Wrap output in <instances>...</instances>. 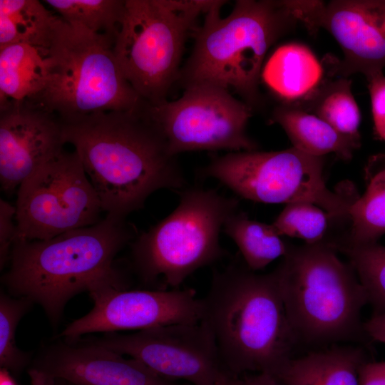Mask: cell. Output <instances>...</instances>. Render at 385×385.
Masks as SVG:
<instances>
[{"label":"cell","instance_id":"1","mask_svg":"<svg viewBox=\"0 0 385 385\" xmlns=\"http://www.w3.org/2000/svg\"><path fill=\"white\" fill-rule=\"evenodd\" d=\"M63 124L66 143L79 155L106 214L126 218L153 193L185 188L180 165L152 120L148 103Z\"/></svg>","mask_w":385,"mask_h":385},{"label":"cell","instance_id":"2","mask_svg":"<svg viewBox=\"0 0 385 385\" xmlns=\"http://www.w3.org/2000/svg\"><path fill=\"white\" fill-rule=\"evenodd\" d=\"M134 233L126 218L106 214L94 225L51 239L16 241L2 282L12 296L39 304L56 326L76 294L106 286L128 289L114 259Z\"/></svg>","mask_w":385,"mask_h":385},{"label":"cell","instance_id":"3","mask_svg":"<svg viewBox=\"0 0 385 385\" xmlns=\"http://www.w3.org/2000/svg\"><path fill=\"white\" fill-rule=\"evenodd\" d=\"M202 304L201 321L211 331L231 375H274L292 356L298 342L274 270L257 273L236 257L214 271Z\"/></svg>","mask_w":385,"mask_h":385},{"label":"cell","instance_id":"4","mask_svg":"<svg viewBox=\"0 0 385 385\" xmlns=\"http://www.w3.org/2000/svg\"><path fill=\"white\" fill-rule=\"evenodd\" d=\"M274 272L298 343L327 345L366 336L361 319L366 292L330 241L289 245Z\"/></svg>","mask_w":385,"mask_h":385},{"label":"cell","instance_id":"5","mask_svg":"<svg viewBox=\"0 0 385 385\" xmlns=\"http://www.w3.org/2000/svg\"><path fill=\"white\" fill-rule=\"evenodd\" d=\"M225 3L219 0L194 31L193 48L178 80L184 88L212 84L232 89L253 108L260 101L267 51L297 21L283 1L238 0L222 17Z\"/></svg>","mask_w":385,"mask_h":385},{"label":"cell","instance_id":"6","mask_svg":"<svg viewBox=\"0 0 385 385\" xmlns=\"http://www.w3.org/2000/svg\"><path fill=\"white\" fill-rule=\"evenodd\" d=\"M113 44V38L59 16L46 48L44 88L30 103L56 115L63 123L142 106L145 101L124 76Z\"/></svg>","mask_w":385,"mask_h":385},{"label":"cell","instance_id":"7","mask_svg":"<svg viewBox=\"0 0 385 385\" xmlns=\"http://www.w3.org/2000/svg\"><path fill=\"white\" fill-rule=\"evenodd\" d=\"M179 197L172 212L130 242L133 267L151 289H178L227 255L220 235L239 200L199 186L184 188Z\"/></svg>","mask_w":385,"mask_h":385},{"label":"cell","instance_id":"8","mask_svg":"<svg viewBox=\"0 0 385 385\" xmlns=\"http://www.w3.org/2000/svg\"><path fill=\"white\" fill-rule=\"evenodd\" d=\"M219 0H125L113 51L127 81L150 105L178 79L186 38Z\"/></svg>","mask_w":385,"mask_h":385},{"label":"cell","instance_id":"9","mask_svg":"<svg viewBox=\"0 0 385 385\" xmlns=\"http://www.w3.org/2000/svg\"><path fill=\"white\" fill-rule=\"evenodd\" d=\"M324 158L293 147L276 151L246 150L214 156L200 175L213 178L237 196L266 204L308 202L334 220H347L359 197L349 182L330 190L324 178Z\"/></svg>","mask_w":385,"mask_h":385},{"label":"cell","instance_id":"10","mask_svg":"<svg viewBox=\"0 0 385 385\" xmlns=\"http://www.w3.org/2000/svg\"><path fill=\"white\" fill-rule=\"evenodd\" d=\"M15 207L16 242L48 240L94 225L103 212L74 150H63L25 180Z\"/></svg>","mask_w":385,"mask_h":385},{"label":"cell","instance_id":"11","mask_svg":"<svg viewBox=\"0 0 385 385\" xmlns=\"http://www.w3.org/2000/svg\"><path fill=\"white\" fill-rule=\"evenodd\" d=\"M149 114L171 155L196 150H256L247 132L252 108L212 84L185 88L178 99L148 104Z\"/></svg>","mask_w":385,"mask_h":385},{"label":"cell","instance_id":"12","mask_svg":"<svg viewBox=\"0 0 385 385\" xmlns=\"http://www.w3.org/2000/svg\"><path fill=\"white\" fill-rule=\"evenodd\" d=\"M86 341L135 359L172 381H183L190 385H224L231 375L222 361L211 331L202 321L128 334L106 333Z\"/></svg>","mask_w":385,"mask_h":385},{"label":"cell","instance_id":"13","mask_svg":"<svg viewBox=\"0 0 385 385\" xmlns=\"http://www.w3.org/2000/svg\"><path fill=\"white\" fill-rule=\"evenodd\" d=\"M284 4L309 31L324 29L344 54L342 76H370L385 68V0H287Z\"/></svg>","mask_w":385,"mask_h":385},{"label":"cell","instance_id":"14","mask_svg":"<svg viewBox=\"0 0 385 385\" xmlns=\"http://www.w3.org/2000/svg\"><path fill=\"white\" fill-rule=\"evenodd\" d=\"M89 294L92 309L69 324L61 334L69 342L90 333L140 331L202 319V299L192 288L128 289L106 286Z\"/></svg>","mask_w":385,"mask_h":385},{"label":"cell","instance_id":"15","mask_svg":"<svg viewBox=\"0 0 385 385\" xmlns=\"http://www.w3.org/2000/svg\"><path fill=\"white\" fill-rule=\"evenodd\" d=\"M84 342L58 343L46 349L31 364V385H190L165 379L138 360Z\"/></svg>","mask_w":385,"mask_h":385},{"label":"cell","instance_id":"16","mask_svg":"<svg viewBox=\"0 0 385 385\" xmlns=\"http://www.w3.org/2000/svg\"><path fill=\"white\" fill-rule=\"evenodd\" d=\"M66 144L62 121L28 101L1 106L0 183L7 195L42 165L61 154Z\"/></svg>","mask_w":385,"mask_h":385},{"label":"cell","instance_id":"17","mask_svg":"<svg viewBox=\"0 0 385 385\" xmlns=\"http://www.w3.org/2000/svg\"><path fill=\"white\" fill-rule=\"evenodd\" d=\"M366 361L361 347L333 346L290 357L273 376L283 385H359V371Z\"/></svg>","mask_w":385,"mask_h":385},{"label":"cell","instance_id":"18","mask_svg":"<svg viewBox=\"0 0 385 385\" xmlns=\"http://www.w3.org/2000/svg\"><path fill=\"white\" fill-rule=\"evenodd\" d=\"M261 78L284 103L297 104L309 98L323 82V68L307 46H280L265 63Z\"/></svg>","mask_w":385,"mask_h":385},{"label":"cell","instance_id":"19","mask_svg":"<svg viewBox=\"0 0 385 385\" xmlns=\"http://www.w3.org/2000/svg\"><path fill=\"white\" fill-rule=\"evenodd\" d=\"M272 119L282 127L293 148L313 156L334 153L346 161L360 146L318 116L292 104L276 107Z\"/></svg>","mask_w":385,"mask_h":385},{"label":"cell","instance_id":"20","mask_svg":"<svg viewBox=\"0 0 385 385\" xmlns=\"http://www.w3.org/2000/svg\"><path fill=\"white\" fill-rule=\"evenodd\" d=\"M46 48L26 43L0 47V106L33 101L44 88Z\"/></svg>","mask_w":385,"mask_h":385},{"label":"cell","instance_id":"21","mask_svg":"<svg viewBox=\"0 0 385 385\" xmlns=\"http://www.w3.org/2000/svg\"><path fill=\"white\" fill-rule=\"evenodd\" d=\"M349 230L339 240L363 244L378 242L385 235V155L371 158L366 168V189L352 204Z\"/></svg>","mask_w":385,"mask_h":385},{"label":"cell","instance_id":"22","mask_svg":"<svg viewBox=\"0 0 385 385\" xmlns=\"http://www.w3.org/2000/svg\"><path fill=\"white\" fill-rule=\"evenodd\" d=\"M58 17L37 0H0V47L26 43L46 48Z\"/></svg>","mask_w":385,"mask_h":385},{"label":"cell","instance_id":"23","mask_svg":"<svg viewBox=\"0 0 385 385\" xmlns=\"http://www.w3.org/2000/svg\"><path fill=\"white\" fill-rule=\"evenodd\" d=\"M222 232L237 245L245 264L255 272L283 257L289 246L272 224L250 219L239 209L226 220Z\"/></svg>","mask_w":385,"mask_h":385},{"label":"cell","instance_id":"24","mask_svg":"<svg viewBox=\"0 0 385 385\" xmlns=\"http://www.w3.org/2000/svg\"><path fill=\"white\" fill-rule=\"evenodd\" d=\"M298 106L318 116L337 131L360 143L361 113L351 92V80L342 76L322 83L309 98Z\"/></svg>","mask_w":385,"mask_h":385},{"label":"cell","instance_id":"25","mask_svg":"<svg viewBox=\"0 0 385 385\" xmlns=\"http://www.w3.org/2000/svg\"><path fill=\"white\" fill-rule=\"evenodd\" d=\"M345 255L354 270L373 308V314L385 312V245L379 242L354 244L341 240L332 243Z\"/></svg>","mask_w":385,"mask_h":385},{"label":"cell","instance_id":"26","mask_svg":"<svg viewBox=\"0 0 385 385\" xmlns=\"http://www.w3.org/2000/svg\"><path fill=\"white\" fill-rule=\"evenodd\" d=\"M125 1L122 0H46L43 2L63 20L98 34L115 38Z\"/></svg>","mask_w":385,"mask_h":385},{"label":"cell","instance_id":"27","mask_svg":"<svg viewBox=\"0 0 385 385\" xmlns=\"http://www.w3.org/2000/svg\"><path fill=\"white\" fill-rule=\"evenodd\" d=\"M333 218L322 208L308 202L285 205L272 223L281 236L300 239L305 244L326 240L325 236Z\"/></svg>","mask_w":385,"mask_h":385},{"label":"cell","instance_id":"28","mask_svg":"<svg viewBox=\"0 0 385 385\" xmlns=\"http://www.w3.org/2000/svg\"><path fill=\"white\" fill-rule=\"evenodd\" d=\"M33 303L1 292L0 295V365L18 376L29 362V354L16 344V328Z\"/></svg>","mask_w":385,"mask_h":385},{"label":"cell","instance_id":"29","mask_svg":"<svg viewBox=\"0 0 385 385\" xmlns=\"http://www.w3.org/2000/svg\"><path fill=\"white\" fill-rule=\"evenodd\" d=\"M16 207L0 199V265L1 269L10 259L16 242L17 228L15 220Z\"/></svg>","mask_w":385,"mask_h":385},{"label":"cell","instance_id":"30","mask_svg":"<svg viewBox=\"0 0 385 385\" xmlns=\"http://www.w3.org/2000/svg\"><path fill=\"white\" fill-rule=\"evenodd\" d=\"M366 79L374 128L376 134L385 141V76L380 73Z\"/></svg>","mask_w":385,"mask_h":385},{"label":"cell","instance_id":"31","mask_svg":"<svg viewBox=\"0 0 385 385\" xmlns=\"http://www.w3.org/2000/svg\"><path fill=\"white\" fill-rule=\"evenodd\" d=\"M359 385H385V361L364 362L359 371Z\"/></svg>","mask_w":385,"mask_h":385},{"label":"cell","instance_id":"32","mask_svg":"<svg viewBox=\"0 0 385 385\" xmlns=\"http://www.w3.org/2000/svg\"><path fill=\"white\" fill-rule=\"evenodd\" d=\"M224 385H281L272 374L260 372L238 376L230 375Z\"/></svg>","mask_w":385,"mask_h":385},{"label":"cell","instance_id":"33","mask_svg":"<svg viewBox=\"0 0 385 385\" xmlns=\"http://www.w3.org/2000/svg\"><path fill=\"white\" fill-rule=\"evenodd\" d=\"M364 330L371 339L385 344V312L373 314L364 322Z\"/></svg>","mask_w":385,"mask_h":385},{"label":"cell","instance_id":"34","mask_svg":"<svg viewBox=\"0 0 385 385\" xmlns=\"http://www.w3.org/2000/svg\"><path fill=\"white\" fill-rule=\"evenodd\" d=\"M10 372L1 368L0 371V385H16L13 378L10 376Z\"/></svg>","mask_w":385,"mask_h":385},{"label":"cell","instance_id":"35","mask_svg":"<svg viewBox=\"0 0 385 385\" xmlns=\"http://www.w3.org/2000/svg\"><path fill=\"white\" fill-rule=\"evenodd\" d=\"M53 385H72V384L64 381H57Z\"/></svg>","mask_w":385,"mask_h":385}]
</instances>
